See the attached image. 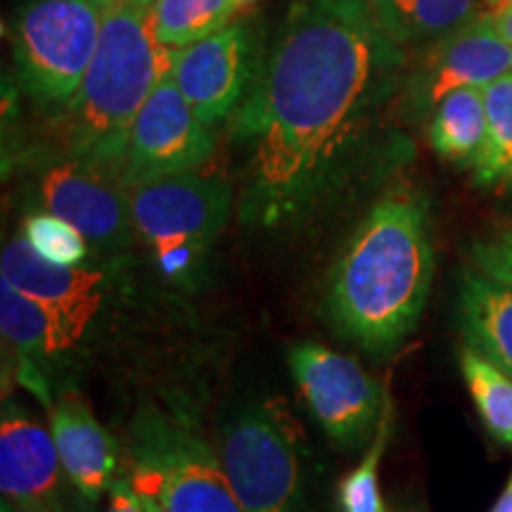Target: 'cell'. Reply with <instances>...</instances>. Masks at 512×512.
I'll use <instances>...</instances> for the list:
<instances>
[{
	"mask_svg": "<svg viewBox=\"0 0 512 512\" xmlns=\"http://www.w3.org/2000/svg\"><path fill=\"white\" fill-rule=\"evenodd\" d=\"M401 64L368 0L292 5L235 119L249 145L242 216L278 226L309 207Z\"/></svg>",
	"mask_w": 512,
	"mask_h": 512,
	"instance_id": "cell-1",
	"label": "cell"
},
{
	"mask_svg": "<svg viewBox=\"0 0 512 512\" xmlns=\"http://www.w3.org/2000/svg\"><path fill=\"white\" fill-rule=\"evenodd\" d=\"M434 278L427 209L420 197L387 195L358 223L330 275L328 311L344 335L373 351L411 335Z\"/></svg>",
	"mask_w": 512,
	"mask_h": 512,
	"instance_id": "cell-2",
	"label": "cell"
},
{
	"mask_svg": "<svg viewBox=\"0 0 512 512\" xmlns=\"http://www.w3.org/2000/svg\"><path fill=\"white\" fill-rule=\"evenodd\" d=\"M174 55L157 41L150 10L107 0L98 50L67 107L69 159L119 176L133 121L171 72Z\"/></svg>",
	"mask_w": 512,
	"mask_h": 512,
	"instance_id": "cell-3",
	"label": "cell"
},
{
	"mask_svg": "<svg viewBox=\"0 0 512 512\" xmlns=\"http://www.w3.org/2000/svg\"><path fill=\"white\" fill-rule=\"evenodd\" d=\"M107 0H29L15 19V64L24 91L67 110L100 43Z\"/></svg>",
	"mask_w": 512,
	"mask_h": 512,
	"instance_id": "cell-4",
	"label": "cell"
},
{
	"mask_svg": "<svg viewBox=\"0 0 512 512\" xmlns=\"http://www.w3.org/2000/svg\"><path fill=\"white\" fill-rule=\"evenodd\" d=\"M302 441L283 401L242 408L223 425L216 456L247 512H304Z\"/></svg>",
	"mask_w": 512,
	"mask_h": 512,
	"instance_id": "cell-5",
	"label": "cell"
},
{
	"mask_svg": "<svg viewBox=\"0 0 512 512\" xmlns=\"http://www.w3.org/2000/svg\"><path fill=\"white\" fill-rule=\"evenodd\" d=\"M128 202L136 233L155 252L162 271L183 273L219 240L233 192L226 178L188 171L131 185Z\"/></svg>",
	"mask_w": 512,
	"mask_h": 512,
	"instance_id": "cell-6",
	"label": "cell"
},
{
	"mask_svg": "<svg viewBox=\"0 0 512 512\" xmlns=\"http://www.w3.org/2000/svg\"><path fill=\"white\" fill-rule=\"evenodd\" d=\"M290 368L311 415L335 444L354 448L375 434L387 392L356 358L299 342L290 349Z\"/></svg>",
	"mask_w": 512,
	"mask_h": 512,
	"instance_id": "cell-7",
	"label": "cell"
},
{
	"mask_svg": "<svg viewBox=\"0 0 512 512\" xmlns=\"http://www.w3.org/2000/svg\"><path fill=\"white\" fill-rule=\"evenodd\" d=\"M133 482L157 496L162 512H247L216 451L176 422L152 427Z\"/></svg>",
	"mask_w": 512,
	"mask_h": 512,
	"instance_id": "cell-8",
	"label": "cell"
},
{
	"mask_svg": "<svg viewBox=\"0 0 512 512\" xmlns=\"http://www.w3.org/2000/svg\"><path fill=\"white\" fill-rule=\"evenodd\" d=\"M214 155L211 126L197 117L166 74L133 121L119 178L126 188L152 178L197 171Z\"/></svg>",
	"mask_w": 512,
	"mask_h": 512,
	"instance_id": "cell-9",
	"label": "cell"
},
{
	"mask_svg": "<svg viewBox=\"0 0 512 512\" xmlns=\"http://www.w3.org/2000/svg\"><path fill=\"white\" fill-rule=\"evenodd\" d=\"M0 278L29 294L50 313L62 351L81 342L110 290V273L105 268L50 264L34 252L24 235L3 247Z\"/></svg>",
	"mask_w": 512,
	"mask_h": 512,
	"instance_id": "cell-10",
	"label": "cell"
},
{
	"mask_svg": "<svg viewBox=\"0 0 512 512\" xmlns=\"http://www.w3.org/2000/svg\"><path fill=\"white\" fill-rule=\"evenodd\" d=\"M512 72V46L498 34L489 15L475 19L439 41L422 46L411 74L408 100L418 112H430L458 88H484Z\"/></svg>",
	"mask_w": 512,
	"mask_h": 512,
	"instance_id": "cell-11",
	"label": "cell"
},
{
	"mask_svg": "<svg viewBox=\"0 0 512 512\" xmlns=\"http://www.w3.org/2000/svg\"><path fill=\"white\" fill-rule=\"evenodd\" d=\"M41 202L48 211L72 223L100 254L126 252L136 233L128 188L121 178L74 159L43 174Z\"/></svg>",
	"mask_w": 512,
	"mask_h": 512,
	"instance_id": "cell-12",
	"label": "cell"
},
{
	"mask_svg": "<svg viewBox=\"0 0 512 512\" xmlns=\"http://www.w3.org/2000/svg\"><path fill=\"white\" fill-rule=\"evenodd\" d=\"M169 74L197 117L209 126L219 124L245 102L254 83L252 34L245 24H228L176 50Z\"/></svg>",
	"mask_w": 512,
	"mask_h": 512,
	"instance_id": "cell-13",
	"label": "cell"
},
{
	"mask_svg": "<svg viewBox=\"0 0 512 512\" xmlns=\"http://www.w3.org/2000/svg\"><path fill=\"white\" fill-rule=\"evenodd\" d=\"M50 432L69 484L91 503L110 494L117 479V451L112 437L79 394L60 396L50 411Z\"/></svg>",
	"mask_w": 512,
	"mask_h": 512,
	"instance_id": "cell-14",
	"label": "cell"
},
{
	"mask_svg": "<svg viewBox=\"0 0 512 512\" xmlns=\"http://www.w3.org/2000/svg\"><path fill=\"white\" fill-rule=\"evenodd\" d=\"M53 432L29 415L5 408L0 425V491L15 505L50 503L62 475Z\"/></svg>",
	"mask_w": 512,
	"mask_h": 512,
	"instance_id": "cell-15",
	"label": "cell"
},
{
	"mask_svg": "<svg viewBox=\"0 0 512 512\" xmlns=\"http://www.w3.org/2000/svg\"><path fill=\"white\" fill-rule=\"evenodd\" d=\"M460 328L467 347L512 377V285L465 271L460 283Z\"/></svg>",
	"mask_w": 512,
	"mask_h": 512,
	"instance_id": "cell-16",
	"label": "cell"
},
{
	"mask_svg": "<svg viewBox=\"0 0 512 512\" xmlns=\"http://www.w3.org/2000/svg\"><path fill=\"white\" fill-rule=\"evenodd\" d=\"M370 10L396 46H427L482 12L484 0H368Z\"/></svg>",
	"mask_w": 512,
	"mask_h": 512,
	"instance_id": "cell-17",
	"label": "cell"
},
{
	"mask_svg": "<svg viewBox=\"0 0 512 512\" xmlns=\"http://www.w3.org/2000/svg\"><path fill=\"white\" fill-rule=\"evenodd\" d=\"M486 133V107L482 88H458L434 107L430 143L448 162L475 164Z\"/></svg>",
	"mask_w": 512,
	"mask_h": 512,
	"instance_id": "cell-18",
	"label": "cell"
},
{
	"mask_svg": "<svg viewBox=\"0 0 512 512\" xmlns=\"http://www.w3.org/2000/svg\"><path fill=\"white\" fill-rule=\"evenodd\" d=\"M235 8V0H157L150 22L162 46L181 50L228 27Z\"/></svg>",
	"mask_w": 512,
	"mask_h": 512,
	"instance_id": "cell-19",
	"label": "cell"
},
{
	"mask_svg": "<svg viewBox=\"0 0 512 512\" xmlns=\"http://www.w3.org/2000/svg\"><path fill=\"white\" fill-rule=\"evenodd\" d=\"M0 325H3L5 342L27 361L48 358L62 351L50 313L3 278H0Z\"/></svg>",
	"mask_w": 512,
	"mask_h": 512,
	"instance_id": "cell-20",
	"label": "cell"
},
{
	"mask_svg": "<svg viewBox=\"0 0 512 512\" xmlns=\"http://www.w3.org/2000/svg\"><path fill=\"white\" fill-rule=\"evenodd\" d=\"M460 373L491 437L512 446V377L479 351H460Z\"/></svg>",
	"mask_w": 512,
	"mask_h": 512,
	"instance_id": "cell-21",
	"label": "cell"
},
{
	"mask_svg": "<svg viewBox=\"0 0 512 512\" xmlns=\"http://www.w3.org/2000/svg\"><path fill=\"white\" fill-rule=\"evenodd\" d=\"M486 133L475 159V174L482 185L510 176L512 169V72L482 88Z\"/></svg>",
	"mask_w": 512,
	"mask_h": 512,
	"instance_id": "cell-22",
	"label": "cell"
},
{
	"mask_svg": "<svg viewBox=\"0 0 512 512\" xmlns=\"http://www.w3.org/2000/svg\"><path fill=\"white\" fill-rule=\"evenodd\" d=\"M392 411V401L387 396L366 456L339 484V508L342 512H389L380 491V460L389 444V432H392Z\"/></svg>",
	"mask_w": 512,
	"mask_h": 512,
	"instance_id": "cell-23",
	"label": "cell"
},
{
	"mask_svg": "<svg viewBox=\"0 0 512 512\" xmlns=\"http://www.w3.org/2000/svg\"><path fill=\"white\" fill-rule=\"evenodd\" d=\"M22 235L38 256L57 266H81L91 252L79 230L48 209L27 216Z\"/></svg>",
	"mask_w": 512,
	"mask_h": 512,
	"instance_id": "cell-24",
	"label": "cell"
},
{
	"mask_svg": "<svg viewBox=\"0 0 512 512\" xmlns=\"http://www.w3.org/2000/svg\"><path fill=\"white\" fill-rule=\"evenodd\" d=\"M470 259L479 273L512 285V228L477 240L470 247Z\"/></svg>",
	"mask_w": 512,
	"mask_h": 512,
	"instance_id": "cell-25",
	"label": "cell"
},
{
	"mask_svg": "<svg viewBox=\"0 0 512 512\" xmlns=\"http://www.w3.org/2000/svg\"><path fill=\"white\" fill-rule=\"evenodd\" d=\"M105 512H145L143 496H140L138 486L133 479H114L110 489V501H107Z\"/></svg>",
	"mask_w": 512,
	"mask_h": 512,
	"instance_id": "cell-26",
	"label": "cell"
},
{
	"mask_svg": "<svg viewBox=\"0 0 512 512\" xmlns=\"http://www.w3.org/2000/svg\"><path fill=\"white\" fill-rule=\"evenodd\" d=\"M489 17L491 22H494V27L498 29V34H501L512 46V5H505V8L491 12Z\"/></svg>",
	"mask_w": 512,
	"mask_h": 512,
	"instance_id": "cell-27",
	"label": "cell"
},
{
	"mask_svg": "<svg viewBox=\"0 0 512 512\" xmlns=\"http://www.w3.org/2000/svg\"><path fill=\"white\" fill-rule=\"evenodd\" d=\"M489 512H512V475L508 479V484H505L503 494L498 496V501L494 508H491Z\"/></svg>",
	"mask_w": 512,
	"mask_h": 512,
	"instance_id": "cell-28",
	"label": "cell"
},
{
	"mask_svg": "<svg viewBox=\"0 0 512 512\" xmlns=\"http://www.w3.org/2000/svg\"><path fill=\"white\" fill-rule=\"evenodd\" d=\"M133 484H136V482H133ZM138 491H140V496H143L145 512H162V505H159L157 496L152 494V491H147V489H140V486H138Z\"/></svg>",
	"mask_w": 512,
	"mask_h": 512,
	"instance_id": "cell-29",
	"label": "cell"
},
{
	"mask_svg": "<svg viewBox=\"0 0 512 512\" xmlns=\"http://www.w3.org/2000/svg\"><path fill=\"white\" fill-rule=\"evenodd\" d=\"M17 512H57L53 508V503H24V505H15Z\"/></svg>",
	"mask_w": 512,
	"mask_h": 512,
	"instance_id": "cell-30",
	"label": "cell"
},
{
	"mask_svg": "<svg viewBox=\"0 0 512 512\" xmlns=\"http://www.w3.org/2000/svg\"><path fill=\"white\" fill-rule=\"evenodd\" d=\"M505 5H512V0H484L482 12L484 15H491V12L505 8Z\"/></svg>",
	"mask_w": 512,
	"mask_h": 512,
	"instance_id": "cell-31",
	"label": "cell"
},
{
	"mask_svg": "<svg viewBox=\"0 0 512 512\" xmlns=\"http://www.w3.org/2000/svg\"><path fill=\"white\" fill-rule=\"evenodd\" d=\"M124 3H131V5H138V8H145V10H150L152 5L157 3V0H124Z\"/></svg>",
	"mask_w": 512,
	"mask_h": 512,
	"instance_id": "cell-32",
	"label": "cell"
},
{
	"mask_svg": "<svg viewBox=\"0 0 512 512\" xmlns=\"http://www.w3.org/2000/svg\"><path fill=\"white\" fill-rule=\"evenodd\" d=\"M0 512H17L15 503L8 501V498H3V503H0Z\"/></svg>",
	"mask_w": 512,
	"mask_h": 512,
	"instance_id": "cell-33",
	"label": "cell"
},
{
	"mask_svg": "<svg viewBox=\"0 0 512 512\" xmlns=\"http://www.w3.org/2000/svg\"><path fill=\"white\" fill-rule=\"evenodd\" d=\"M235 3H238V5H252V3H256V0H235Z\"/></svg>",
	"mask_w": 512,
	"mask_h": 512,
	"instance_id": "cell-34",
	"label": "cell"
},
{
	"mask_svg": "<svg viewBox=\"0 0 512 512\" xmlns=\"http://www.w3.org/2000/svg\"><path fill=\"white\" fill-rule=\"evenodd\" d=\"M510 178H512V169H510Z\"/></svg>",
	"mask_w": 512,
	"mask_h": 512,
	"instance_id": "cell-35",
	"label": "cell"
}]
</instances>
